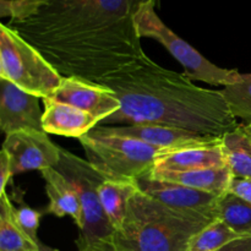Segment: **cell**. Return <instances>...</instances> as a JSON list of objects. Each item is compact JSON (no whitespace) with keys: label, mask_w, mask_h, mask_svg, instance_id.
Returning <instances> with one entry per match:
<instances>
[{"label":"cell","mask_w":251,"mask_h":251,"mask_svg":"<svg viewBox=\"0 0 251 251\" xmlns=\"http://www.w3.org/2000/svg\"><path fill=\"white\" fill-rule=\"evenodd\" d=\"M149 176L153 179L180 184L217 196H222L227 193L230 181L234 178L228 166L188 172L152 171Z\"/></svg>","instance_id":"9a60e30c"},{"label":"cell","mask_w":251,"mask_h":251,"mask_svg":"<svg viewBox=\"0 0 251 251\" xmlns=\"http://www.w3.org/2000/svg\"><path fill=\"white\" fill-rule=\"evenodd\" d=\"M239 238L242 237L222 221L215 220L191 239L188 251H215Z\"/></svg>","instance_id":"7402d4cb"},{"label":"cell","mask_w":251,"mask_h":251,"mask_svg":"<svg viewBox=\"0 0 251 251\" xmlns=\"http://www.w3.org/2000/svg\"><path fill=\"white\" fill-rule=\"evenodd\" d=\"M97 129L107 134L120 135L139 140L153 147L176 152L188 149L199 147H211L221 145V137L211 135H200L188 130L178 129L173 126L156 124H136L124 125V126H102Z\"/></svg>","instance_id":"30bf717a"},{"label":"cell","mask_w":251,"mask_h":251,"mask_svg":"<svg viewBox=\"0 0 251 251\" xmlns=\"http://www.w3.org/2000/svg\"><path fill=\"white\" fill-rule=\"evenodd\" d=\"M39 97L0 78V129L5 135L31 130L44 131Z\"/></svg>","instance_id":"8fae6325"},{"label":"cell","mask_w":251,"mask_h":251,"mask_svg":"<svg viewBox=\"0 0 251 251\" xmlns=\"http://www.w3.org/2000/svg\"><path fill=\"white\" fill-rule=\"evenodd\" d=\"M74 185L80 198L83 212V226L77 243H90L113 238L115 229L103 211L98 189L107 179L87 161L61 149L60 162L55 167Z\"/></svg>","instance_id":"52a82bcc"},{"label":"cell","mask_w":251,"mask_h":251,"mask_svg":"<svg viewBox=\"0 0 251 251\" xmlns=\"http://www.w3.org/2000/svg\"><path fill=\"white\" fill-rule=\"evenodd\" d=\"M1 150L9 154L14 176L55 168L60 162L61 147L53 144L47 132L24 130L7 134Z\"/></svg>","instance_id":"ba28073f"},{"label":"cell","mask_w":251,"mask_h":251,"mask_svg":"<svg viewBox=\"0 0 251 251\" xmlns=\"http://www.w3.org/2000/svg\"><path fill=\"white\" fill-rule=\"evenodd\" d=\"M12 176H14V174H12L10 157L4 150H1V152H0V190H1V193L0 194L6 193V186Z\"/></svg>","instance_id":"484cf974"},{"label":"cell","mask_w":251,"mask_h":251,"mask_svg":"<svg viewBox=\"0 0 251 251\" xmlns=\"http://www.w3.org/2000/svg\"><path fill=\"white\" fill-rule=\"evenodd\" d=\"M14 1H27V0H14Z\"/></svg>","instance_id":"83f0119b"},{"label":"cell","mask_w":251,"mask_h":251,"mask_svg":"<svg viewBox=\"0 0 251 251\" xmlns=\"http://www.w3.org/2000/svg\"><path fill=\"white\" fill-rule=\"evenodd\" d=\"M215 218L222 221L240 237L251 235V203L234 194L226 193L218 198Z\"/></svg>","instance_id":"ffe728a7"},{"label":"cell","mask_w":251,"mask_h":251,"mask_svg":"<svg viewBox=\"0 0 251 251\" xmlns=\"http://www.w3.org/2000/svg\"><path fill=\"white\" fill-rule=\"evenodd\" d=\"M41 173L49 199L47 212L56 217L70 216L80 230L83 226V212L76 189L58 169L47 168Z\"/></svg>","instance_id":"5bb4252c"},{"label":"cell","mask_w":251,"mask_h":251,"mask_svg":"<svg viewBox=\"0 0 251 251\" xmlns=\"http://www.w3.org/2000/svg\"><path fill=\"white\" fill-rule=\"evenodd\" d=\"M215 251H251V235L233 240L232 243L227 244L226 247Z\"/></svg>","instance_id":"4316f807"},{"label":"cell","mask_w":251,"mask_h":251,"mask_svg":"<svg viewBox=\"0 0 251 251\" xmlns=\"http://www.w3.org/2000/svg\"><path fill=\"white\" fill-rule=\"evenodd\" d=\"M156 1H147L135 14V26L140 38H152L159 42L184 68V75L190 80L202 81L212 86H227L239 80L235 69L215 65L201 55L186 41L174 33L157 15Z\"/></svg>","instance_id":"8992f818"},{"label":"cell","mask_w":251,"mask_h":251,"mask_svg":"<svg viewBox=\"0 0 251 251\" xmlns=\"http://www.w3.org/2000/svg\"><path fill=\"white\" fill-rule=\"evenodd\" d=\"M14 205L6 193L0 194V251H41L14 217Z\"/></svg>","instance_id":"d6986e66"},{"label":"cell","mask_w":251,"mask_h":251,"mask_svg":"<svg viewBox=\"0 0 251 251\" xmlns=\"http://www.w3.org/2000/svg\"><path fill=\"white\" fill-rule=\"evenodd\" d=\"M78 251H122L115 244L113 238H107V239L95 240L90 243H77Z\"/></svg>","instance_id":"d4e9b609"},{"label":"cell","mask_w":251,"mask_h":251,"mask_svg":"<svg viewBox=\"0 0 251 251\" xmlns=\"http://www.w3.org/2000/svg\"><path fill=\"white\" fill-rule=\"evenodd\" d=\"M139 189L132 181H117V180H104L100 185L98 194H100V203L103 211L109 220L110 225L117 232L123 226L125 216L127 212L129 201Z\"/></svg>","instance_id":"ac0fdd59"},{"label":"cell","mask_w":251,"mask_h":251,"mask_svg":"<svg viewBox=\"0 0 251 251\" xmlns=\"http://www.w3.org/2000/svg\"><path fill=\"white\" fill-rule=\"evenodd\" d=\"M87 161L107 180L132 181L147 176L161 156L172 151L139 140L93 129L78 139Z\"/></svg>","instance_id":"277c9868"},{"label":"cell","mask_w":251,"mask_h":251,"mask_svg":"<svg viewBox=\"0 0 251 251\" xmlns=\"http://www.w3.org/2000/svg\"><path fill=\"white\" fill-rule=\"evenodd\" d=\"M43 127L47 134L81 139L97 127L100 120L71 105L43 100Z\"/></svg>","instance_id":"4fadbf2b"},{"label":"cell","mask_w":251,"mask_h":251,"mask_svg":"<svg viewBox=\"0 0 251 251\" xmlns=\"http://www.w3.org/2000/svg\"><path fill=\"white\" fill-rule=\"evenodd\" d=\"M54 102L71 105L100 120L113 115L122 104L114 91L102 83L92 82L78 77H64L48 98Z\"/></svg>","instance_id":"9c48e42d"},{"label":"cell","mask_w":251,"mask_h":251,"mask_svg":"<svg viewBox=\"0 0 251 251\" xmlns=\"http://www.w3.org/2000/svg\"><path fill=\"white\" fill-rule=\"evenodd\" d=\"M0 78L37 97L48 98L63 76L16 31L0 25Z\"/></svg>","instance_id":"5b68a950"},{"label":"cell","mask_w":251,"mask_h":251,"mask_svg":"<svg viewBox=\"0 0 251 251\" xmlns=\"http://www.w3.org/2000/svg\"><path fill=\"white\" fill-rule=\"evenodd\" d=\"M134 183L139 191L168 207L185 212L200 213L216 220L215 207L220 196L180 184L153 179L149 174L136 179Z\"/></svg>","instance_id":"7c38bea8"},{"label":"cell","mask_w":251,"mask_h":251,"mask_svg":"<svg viewBox=\"0 0 251 251\" xmlns=\"http://www.w3.org/2000/svg\"><path fill=\"white\" fill-rule=\"evenodd\" d=\"M227 193L234 194L251 203V178H233Z\"/></svg>","instance_id":"cb8c5ba5"},{"label":"cell","mask_w":251,"mask_h":251,"mask_svg":"<svg viewBox=\"0 0 251 251\" xmlns=\"http://www.w3.org/2000/svg\"><path fill=\"white\" fill-rule=\"evenodd\" d=\"M213 221L174 210L137 191L113 240L122 251H188L191 239Z\"/></svg>","instance_id":"3957f363"},{"label":"cell","mask_w":251,"mask_h":251,"mask_svg":"<svg viewBox=\"0 0 251 251\" xmlns=\"http://www.w3.org/2000/svg\"><path fill=\"white\" fill-rule=\"evenodd\" d=\"M230 114L251 123V74H240L239 80L220 90Z\"/></svg>","instance_id":"44dd1931"},{"label":"cell","mask_w":251,"mask_h":251,"mask_svg":"<svg viewBox=\"0 0 251 251\" xmlns=\"http://www.w3.org/2000/svg\"><path fill=\"white\" fill-rule=\"evenodd\" d=\"M120 109L100 125L156 124L222 137L237 126L220 90L199 87L144 54L105 78Z\"/></svg>","instance_id":"7a4b0ae2"},{"label":"cell","mask_w":251,"mask_h":251,"mask_svg":"<svg viewBox=\"0 0 251 251\" xmlns=\"http://www.w3.org/2000/svg\"><path fill=\"white\" fill-rule=\"evenodd\" d=\"M225 166H227V161L222 146L217 145L166 153L159 157L152 171L188 172Z\"/></svg>","instance_id":"2e32d148"},{"label":"cell","mask_w":251,"mask_h":251,"mask_svg":"<svg viewBox=\"0 0 251 251\" xmlns=\"http://www.w3.org/2000/svg\"><path fill=\"white\" fill-rule=\"evenodd\" d=\"M221 146L233 176L251 178V123H238L221 137Z\"/></svg>","instance_id":"e0dca14e"},{"label":"cell","mask_w":251,"mask_h":251,"mask_svg":"<svg viewBox=\"0 0 251 251\" xmlns=\"http://www.w3.org/2000/svg\"><path fill=\"white\" fill-rule=\"evenodd\" d=\"M147 1L0 0V16L61 76L102 83L145 54L134 19Z\"/></svg>","instance_id":"6da1fadb"},{"label":"cell","mask_w":251,"mask_h":251,"mask_svg":"<svg viewBox=\"0 0 251 251\" xmlns=\"http://www.w3.org/2000/svg\"><path fill=\"white\" fill-rule=\"evenodd\" d=\"M14 217L16 220L17 225L24 229V232L36 243L37 245L39 247L41 251H59L54 248L47 247L44 245L43 243L39 240L38 238V228H39V223H41V217L42 213L38 212V211L33 210V208L28 207L26 206V203L21 200V205L20 207H15L14 206Z\"/></svg>","instance_id":"603a6c76"}]
</instances>
